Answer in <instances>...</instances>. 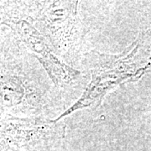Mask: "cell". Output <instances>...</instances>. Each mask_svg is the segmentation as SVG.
Instances as JSON below:
<instances>
[{
  "label": "cell",
  "mask_w": 151,
  "mask_h": 151,
  "mask_svg": "<svg viewBox=\"0 0 151 151\" xmlns=\"http://www.w3.org/2000/svg\"><path fill=\"white\" fill-rule=\"evenodd\" d=\"M43 4V3H42ZM74 2H51L42 4L29 19L58 49L72 47L76 39L77 16Z\"/></svg>",
  "instance_id": "3957f363"
},
{
  "label": "cell",
  "mask_w": 151,
  "mask_h": 151,
  "mask_svg": "<svg viewBox=\"0 0 151 151\" xmlns=\"http://www.w3.org/2000/svg\"><path fill=\"white\" fill-rule=\"evenodd\" d=\"M0 117H4V116H3V115H1V114H0Z\"/></svg>",
  "instance_id": "5b68a950"
},
{
  "label": "cell",
  "mask_w": 151,
  "mask_h": 151,
  "mask_svg": "<svg viewBox=\"0 0 151 151\" xmlns=\"http://www.w3.org/2000/svg\"><path fill=\"white\" fill-rule=\"evenodd\" d=\"M4 24L10 28L20 41L32 51L56 86H66L80 75L79 71L61 62L55 55L45 38L29 22L12 18Z\"/></svg>",
  "instance_id": "277c9868"
},
{
  "label": "cell",
  "mask_w": 151,
  "mask_h": 151,
  "mask_svg": "<svg viewBox=\"0 0 151 151\" xmlns=\"http://www.w3.org/2000/svg\"><path fill=\"white\" fill-rule=\"evenodd\" d=\"M142 40H139L126 51L116 55L96 51L86 54V64L92 73L91 82L81 98L56 121L78 109L97 108L108 92L139 78L151 65V56H148L146 51L142 50Z\"/></svg>",
  "instance_id": "6da1fadb"
},
{
  "label": "cell",
  "mask_w": 151,
  "mask_h": 151,
  "mask_svg": "<svg viewBox=\"0 0 151 151\" xmlns=\"http://www.w3.org/2000/svg\"><path fill=\"white\" fill-rule=\"evenodd\" d=\"M65 127L57 121L37 118L0 117V151H18L60 137Z\"/></svg>",
  "instance_id": "7a4b0ae2"
},
{
  "label": "cell",
  "mask_w": 151,
  "mask_h": 151,
  "mask_svg": "<svg viewBox=\"0 0 151 151\" xmlns=\"http://www.w3.org/2000/svg\"><path fill=\"white\" fill-rule=\"evenodd\" d=\"M1 12H2V11H1V10H0V14H1Z\"/></svg>",
  "instance_id": "8992f818"
}]
</instances>
